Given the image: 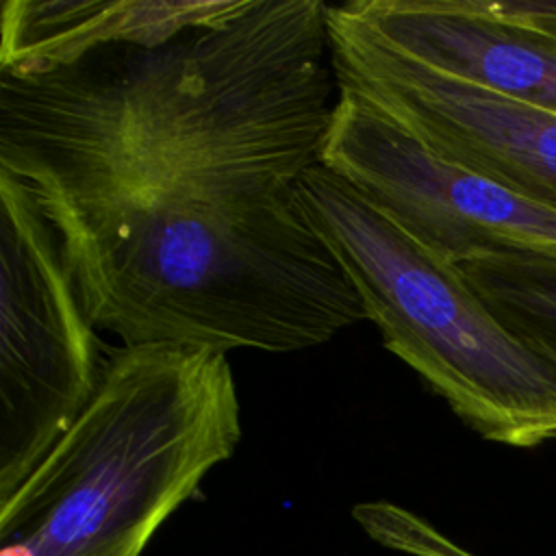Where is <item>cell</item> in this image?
I'll list each match as a JSON object with an SVG mask.
<instances>
[{
    "label": "cell",
    "mask_w": 556,
    "mask_h": 556,
    "mask_svg": "<svg viewBox=\"0 0 556 556\" xmlns=\"http://www.w3.org/2000/svg\"><path fill=\"white\" fill-rule=\"evenodd\" d=\"M321 0H245L163 46L0 76V172L122 345L298 352L367 319L313 228L337 76Z\"/></svg>",
    "instance_id": "1"
},
{
    "label": "cell",
    "mask_w": 556,
    "mask_h": 556,
    "mask_svg": "<svg viewBox=\"0 0 556 556\" xmlns=\"http://www.w3.org/2000/svg\"><path fill=\"white\" fill-rule=\"evenodd\" d=\"M241 441L226 352L119 345L74 424L0 493V556H139Z\"/></svg>",
    "instance_id": "2"
},
{
    "label": "cell",
    "mask_w": 556,
    "mask_h": 556,
    "mask_svg": "<svg viewBox=\"0 0 556 556\" xmlns=\"http://www.w3.org/2000/svg\"><path fill=\"white\" fill-rule=\"evenodd\" d=\"M300 198L384 348L465 426L510 447L556 439V363L508 330L458 265L324 163L302 176Z\"/></svg>",
    "instance_id": "3"
},
{
    "label": "cell",
    "mask_w": 556,
    "mask_h": 556,
    "mask_svg": "<svg viewBox=\"0 0 556 556\" xmlns=\"http://www.w3.org/2000/svg\"><path fill=\"white\" fill-rule=\"evenodd\" d=\"M96 330L28 187L0 172V493L93 397L104 367Z\"/></svg>",
    "instance_id": "4"
},
{
    "label": "cell",
    "mask_w": 556,
    "mask_h": 556,
    "mask_svg": "<svg viewBox=\"0 0 556 556\" xmlns=\"http://www.w3.org/2000/svg\"><path fill=\"white\" fill-rule=\"evenodd\" d=\"M337 87L439 159L556 211V113L480 89L387 46L328 4Z\"/></svg>",
    "instance_id": "5"
},
{
    "label": "cell",
    "mask_w": 556,
    "mask_h": 556,
    "mask_svg": "<svg viewBox=\"0 0 556 556\" xmlns=\"http://www.w3.org/2000/svg\"><path fill=\"white\" fill-rule=\"evenodd\" d=\"M321 163L454 265L502 250L556 256V211L434 156L345 89Z\"/></svg>",
    "instance_id": "6"
},
{
    "label": "cell",
    "mask_w": 556,
    "mask_h": 556,
    "mask_svg": "<svg viewBox=\"0 0 556 556\" xmlns=\"http://www.w3.org/2000/svg\"><path fill=\"white\" fill-rule=\"evenodd\" d=\"M343 9L428 67L556 113V37L504 17L491 0H352Z\"/></svg>",
    "instance_id": "7"
},
{
    "label": "cell",
    "mask_w": 556,
    "mask_h": 556,
    "mask_svg": "<svg viewBox=\"0 0 556 556\" xmlns=\"http://www.w3.org/2000/svg\"><path fill=\"white\" fill-rule=\"evenodd\" d=\"M245 0H4L0 76H33L109 46H163L219 24Z\"/></svg>",
    "instance_id": "8"
},
{
    "label": "cell",
    "mask_w": 556,
    "mask_h": 556,
    "mask_svg": "<svg viewBox=\"0 0 556 556\" xmlns=\"http://www.w3.org/2000/svg\"><path fill=\"white\" fill-rule=\"evenodd\" d=\"M458 267L508 330L556 363V256L502 250Z\"/></svg>",
    "instance_id": "9"
},
{
    "label": "cell",
    "mask_w": 556,
    "mask_h": 556,
    "mask_svg": "<svg viewBox=\"0 0 556 556\" xmlns=\"http://www.w3.org/2000/svg\"><path fill=\"white\" fill-rule=\"evenodd\" d=\"M491 7L504 17L556 37V0H491Z\"/></svg>",
    "instance_id": "10"
}]
</instances>
